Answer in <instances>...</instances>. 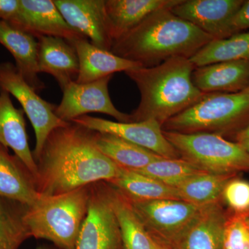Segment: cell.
Masks as SVG:
<instances>
[{
	"label": "cell",
	"instance_id": "19",
	"mask_svg": "<svg viewBox=\"0 0 249 249\" xmlns=\"http://www.w3.org/2000/svg\"><path fill=\"white\" fill-rule=\"evenodd\" d=\"M0 44L13 55L16 67L28 84L37 92L45 89L39 77L38 41L36 37L0 20Z\"/></svg>",
	"mask_w": 249,
	"mask_h": 249
},
{
	"label": "cell",
	"instance_id": "23",
	"mask_svg": "<svg viewBox=\"0 0 249 249\" xmlns=\"http://www.w3.org/2000/svg\"><path fill=\"white\" fill-rule=\"evenodd\" d=\"M107 183L129 201L181 200L176 188L167 186L138 172L124 169L121 167L119 175Z\"/></svg>",
	"mask_w": 249,
	"mask_h": 249
},
{
	"label": "cell",
	"instance_id": "29",
	"mask_svg": "<svg viewBox=\"0 0 249 249\" xmlns=\"http://www.w3.org/2000/svg\"><path fill=\"white\" fill-rule=\"evenodd\" d=\"M136 172L173 188H177L194 177L207 173L181 158H163Z\"/></svg>",
	"mask_w": 249,
	"mask_h": 249
},
{
	"label": "cell",
	"instance_id": "9",
	"mask_svg": "<svg viewBox=\"0 0 249 249\" xmlns=\"http://www.w3.org/2000/svg\"><path fill=\"white\" fill-rule=\"evenodd\" d=\"M129 201L152 238L166 246L186 230L204 206L176 199Z\"/></svg>",
	"mask_w": 249,
	"mask_h": 249
},
{
	"label": "cell",
	"instance_id": "27",
	"mask_svg": "<svg viewBox=\"0 0 249 249\" xmlns=\"http://www.w3.org/2000/svg\"><path fill=\"white\" fill-rule=\"evenodd\" d=\"M236 175L201 174L187 180L176 188L181 200L197 206H207L220 201L224 187Z\"/></svg>",
	"mask_w": 249,
	"mask_h": 249
},
{
	"label": "cell",
	"instance_id": "18",
	"mask_svg": "<svg viewBox=\"0 0 249 249\" xmlns=\"http://www.w3.org/2000/svg\"><path fill=\"white\" fill-rule=\"evenodd\" d=\"M192 80L204 93L240 92L249 87V62H217L196 67Z\"/></svg>",
	"mask_w": 249,
	"mask_h": 249
},
{
	"label": "cell",
	"instance_id": "3",
	"mask_svg": "<svg viewBox=\"0 0 249 249\" xmlns=\"http://www.w3.org/2000/svg\"><path fill=\"white\" fill-rule=\"evenodd\" d=\"M195 68L189 59L175 58L156 66L125 71L141 93L138 107L130 114L132 122L154 120L162 127L197 103L205 93L192 80Z\"/></svg>",
	"mask_w": 249,
	"mask_h": 249
},
{
	"label": "cell",
	"instance_id": "8",
	"mask_svg": "<svg viewBox=\"0 0 249 249\" xmlns=\"http://www.w3.org/2000/svg\"><path fill=\"white\" fill-rule=\"evenodd\" d=\"M75 249H124L108 185L89 186L88 213Z\"/></svg>",
	"mask_w": 249,
	"mask_h": 249
},
{
	"label": "cell",
	"instance_id": "32",
	"mask_svg": "<svg viewBox=\"0 0 249 249\" xmlns=\"http://www.w3.org/2000/svg\"><path fill=\"white\" fill-rule=\"evenodd\" d=\"M232 35L249 29V0L244 1L232 18L231 24Z\"/></svg>",
	"mask_w": 249,
	"mask_h": 249
},
{
	"label": "cell",
	"instance_id": "21",
	"mask_svg": "<svg viewBox=\"0 0 249 249\" xmlns=\"http://www.w3.org/2000/svg\"><path fill=\"white\" fill-rule=\"evenodd\" d=\"M180 1L181 0H105L113 42L114 43L154 12L173 9Z\"/></svg>",
	"mask_w": 249,
	"mask_h": 249
},
{
	"label": "cell",
	"instance_id": "1",
	"mask_svg": "<svg viewBox=\"0 0 249 249\" xmlns=\"http://www.w3.org/2000/svg\"><path fill=\"white\" fill-rule=\"evenodd\" d=\"M94 131L70 123L54 129L46 140L37 163V192L55 196L106 181L119 175L120 167L98 150Z\"/></svg>",
	"mask_w": 249,
	"mask_h": 249
},
{
	"label": "cell",
	"instance_id": "25",
	"mask_svg": "<svg viewBox=\"0 0 249 249\" xmlns=\"http://www.w3.org/2000/svg\"><path fill=\"white\" fill-rule=\"evenodd\" d=\"M109 196L120 227L124 249H153L152 238L130 201L108 184Z\"/></svg>",
	"mask_w": 249,
	"mask_h": 249
},
{
	"label": "cell",
	"instance_id": "6",
	"mask_svg": "<svg viewBox=\"0 0 249 249\" xmlns=\"http://www.w3.org/2000/svg\"><path fill=\"white\" fill-rule=\"evenodd\" d=\"M163 132L180 157L199 169L218 175L249 173V153L239 142L215 134Z\"/></svg>",
	"mask_w": 249,
	"mask_h": 249
},
{
	"label": "cell",
	"instance_id": "28",
	"mask_svg": "<svg viewBox=\"0 0 249 249\" xmlns=\"http://www.w3.org/2000/svg\"><path fill=\"white\" fill-rule=\"evenodd\" d=\"M25 206L0 197V249H19L31 237L23 221Z\"/></svg>",
	"mask_w": 249,
	"mask_h": 249
},
{
	"label": "cell",
	"instance_id": "33",
	"mask_svg": "<svg viewBox=\"0 0 249 249\" xmlns=\"http://www.w3.org/2000/svg\"><path fill=\"white\" fill-rule=\"evenodd\" d=\"M20 9V0H0V20L12 24Z\"/></svg>",
	"mask_w": 249,
	"mask_h": 249
},
{
	"label": "cell",
	"instance_id": "20",
	"mask_svg": "<svg viewBox=\"0 0 249 249\" xmlns=\"http://www.w3.org/2000/svg\"><path fill=\"white\" fill-rule=\"evenodd\" d=\"M79 62V73L76 83H91L114 73L141 67L137 62L126 60L104 49L98 48L87 38L72 42Z\"/></svg>",
	"mask_w": 249,
	"mask_h": 249
},
{
	"label": "cell",
	"instance_id": "26",
	"mask_svg": "<svg viewBox=\"0 0 249 249\" xmlns=\"http://www.w3.org/2000/svg\"><path fill=\"white\" fill-rule=\"evenodd\" d=\"M189 60L196 68L217 62H249V31L211 40Z\"/></svg>",
	"mask_w": 249,
	"mask_h": 249
},
{
	"label": "cell",
	"instance_id": "12",
	"mask_svg": "<svg viewBox=\"0 0 249 249\" xmlns=\"http://www.w3.org/2000/svg\"><path fill=\"white\" fill-rule=\"evenodd\" d=\"M243 0H181L170 11L175 16L196 26L213 40L232 36V18Z\"/></svg>",
	"mask_w": 249,
	"mask_h": 249
},
{
	"label": "cell",
	"instance_id": "16",
	"mask_svg": "<svg viewBox=\"0 0 249 249\" xmlns=\"http://www.w3.org/2000/svg\"><path fill=\"white\" fill-rule=\"evenodd\" d=\"M24 113L13 104L11 94L0 87V144L11 148L31 174L36 185L38 170L29 147Z\"/></svg>",
	"mask_w": 249,
	"mask_h": 249
},
{
	"label": "cell",
	"instance_id": "14",
	"mask_svg": "<svg viewBox=\"0 0 249 249\" xmlns=\"http://www.w3.org/2000/svg\"><path fill=\"white\" fill-rule=\"evenodd\" d=\"M11 25L37 39L60 37L72 43L86 38L67 24L52 0H20L19 14Z\"/></svg>",
	"mask_w": 249,
	"mask_h": 249
},
{
	"label": "cell",
	"instance_id": "2",
	"mask_svg": "<svg viewBox=\"0 0 249 249\" xmlns=\"http://www.w3.org/2000/svg\"><path fill=\"white\" fill-rule=\"evenodd\" d=\"M213 40L196 26L165 9L156 11L114 42L111 52L142 67L171 58L190 59Z\"/></svg>",
	"mask_w": 249,
	"mask_h": 249
},
{
	"label": "cell",
	"instance_id": "38",
	"mask_svg": "<svg viewBox=\"0 0 249 249\" xmlns=\"http://www.w3.org/2000/svg\"><path fill=\"white\" fill-rule=\"evenodd\" d=\"M247 221H248L249 225V214L247 215Z\"/></svg>",
	"mask_w": 249,
	"mask_h": 249
},
{
	"label": "cell",
	"instance_id": "15",
	"mask_svg": "<svg viewBox=\"0 0 249 249\" xmlns=\"http://www.w3.org/2000/svg\"><path fill=\"white\" fill-rule=\"evenodd\" d=\"M227 217L220 201L204 206L186 230L168 247L171 249H222Z\"/></svg>",
	"mask_w": 249,
	"mask_h": 249
},
{
	"label": "cell",
	"instance_id": "35",
	"mask_svg": "<svg viewBox=\"0 0 249 249\" xmlns=\"http://www.w3.org/2000/svg\"><path fill=\"white\" fill-rule=\"evenodd\" d=\"M152 246H153V249H171L168 246L163 245L153 238H152Z\"/></svg>",
	"mask_w": 249,
	"mask_h": 249
},
{
	"label": "cell",
	"instance_id": "34",
	"mask_svg": "<svg viewBox=\"0 0 249 249\" xmlns=\"http://www.w3.org/2000/svg\"><path fill=\"white\" fill-rule=\"evenodd\" d=\"M235 138L237 142H242V141L249 139V124L247 127L236 134Z\"/></svg>",
	"mask_w": 249,
	"mask_h": 249
},
{
	"label": "cell",
	"instance_id": "30",
	"mask_svg": "<svg viewBox=\"0 0 249 249\" xmlns=\"http://www.w3.org/2000/svg\"><path fill=\"white\" fill-rule=\"evenodd\" d=\"M222 249H249L247 214L228 215L223 233Z\"/></svg>",
	"mask_w": 249,
	"mask_h": 249
},
{
	"label": "cell",
	"instance_id": "11",
	"mask_svg": "<svg viewBox=\"0 0 249 249\" xmlns=\"http://www.w3.org/2000/svg\"><path fill=\"white\" fill-rule=\"evenodd\" d=\"M71 123L94 132L117 136L163 158H181L175 147L165 138L161 125L156 121L121 123L85 115L77 118Z\"/></svg>",
	"mask_w": 249,
	"mask_h": 249
},
{
	"label": "cell",
	"instance_id": "13",
	"mask_svg": "<svg viewBox=\"0 0 249 249\" xmlns=\"http://www.w3.org/2000/svg\"><path fill=\"white\" fill-rule=\"evenodd\" d=\"M67 24L98 48L111 52L113 42L105 0H53Z\"/></svg>",
	"mask_w": 249,
	"mask_h": 249
},
{
	"label": "cell",
	"instance_id": "17",
	"mask_svg": "<svg viewBox=\"0 0 249 249\" xmlns=\"http://www.w3.org/2000/svg\"><path fill=\"white\" fill-rule=\"evenodd\" d=\"M38 41V69L55 78L63 91L76 82L79 62L76 49L68 41L55 37H40Z\"/></svg>",
	"mask_w": 249,
	"mask_h": 249
},
{
	"label": "cell",
	"instance_id": "4",
	"mask_svg": "<svg viewBox=\"0 0 249 249\" xmlns=\"http://www.w3.org/2000/svg\"><path fill=\"white\" fill-rule=\"evenodd\" d=\"M89 199V186L55 196L40 194L25 206L23 221L31 237L50 241L61 249H75Z\"/></svg>",
	"mask_w": 249,
	"mask_h": 249
},
{
	"label": "cell",
	"instance_id": "24",
	"mask_svg": "<svg viewBox=\"0 0 249 249\" xmlns=\"http://www.w3.org/2000/svg\"><path fill=\"white\" fill-rule=\"evenodd\" d=\"M94 140L98 150L103 155L124 169L137 171L163 158L113 134L95 132Z\"/></svg>",
	"mask_w": 249,
	"mask_h": 249
},
{
	"label": "cell",
	"instance_id": "10",
	"mask_svg": "<svg viewBox=\"0 0 249 249\" xmlns=\"http://www.w3.org/2000/svg\"><path fill=\"white\" fill-rule=\"evenodd\" d=\"M112 76L85 84L70 83L62 91L61 102L55 109L56 116L62 121L71 123L89 113L98 112L110 116L118 122L132 123L130 114L121 112L111 101L108 85Z\"/></svg>",
	"mask_w": 249,
	"mask_h": 249
},
{
	"label": "cell",
	"instance_id": "36",
	"mask_svg": "<svg viewBox=\"0 0 249 249\" xmlns=\"http://www.w3.org/2000/svg\"><path fill=\"white\" fill-rule=\"evenodd\" d=\"M241 144L244 149L249 153V139H246V140L242 141V142H237Z\"/></svg>",
	"mask_w": 249,
	"mask_h": 249
},
{
	"label": "cell",
	"instance_id": "5",
	"mask_svg": "<svg viewBox=\"0 0 249 249\" xmlns=\"http://www.w3.org/2000/svg\"><path fill=\"white\" fill-rule=\"evenodd\" d=\"M249 124V87L237 93H205L162 125L164 132L236 135Z\"/></svg>",
	"mask_w": 249,
	"mask_h": 249
},
{
	"label": "cell",
	"instance_id": "37",
	"mask_svg": "<svg viewBox=\"0 0 249 249\" xmlns=\"http://www.w3.org/2000/svg\"><path fill=\"white\" fill-rule=\"evenodd\" d=\"M36 249H49L47 248V247H37V248Z\"/></svg>",
	"mask_w": 249,
	"mask_h": 249
},
{
	"label": "cell",
	"instance_id": "31",
	"mask_svg": "<svg viewBox=\"0 0 249 249\" xmlns=\"http://www.w3.org/2000/svg\"><path fill=\"white\" fill-rule=\"evenodd\" d=\"M232 214H249V181L234 177L222 192V199Z\"/></svg>",
	"mask_w": 249,
	"mask_h": 249
},
{
	"label": "cell",
	"instance_id": "7",
	"mask_svg": "<svg viewBox=\"0 0 249 249\" xmlns=\"http://www.w3.org/2000/svg\"><path fill=\"white\" fill-rule=\"evenodd\" d=\"M0 87L14 96L30 121L36 134V146L33 151L37 161L46 140L54 129L70 124L61 120L55 113L56 106L47 102L37 94L24 80L14 64L0 63Z\"/></svg>",
	"mask_w": 249,
	"mask_h": 249
},
{
	"label": "cell",
	"instance_id": "22",
	"mask_svg": "<svg viewBox=\"0 0 249 249\" xmlns=\"http://www.w3.org/2000/svg\"><path fill=\"white\" fill-rule=\"evenodd\" d=\"M39 196L35 180L25 165L0 144V197L29 206Z\"/></svg>",
	"mask_w": 249,
	"mask_h": 249
}]
</instances>
